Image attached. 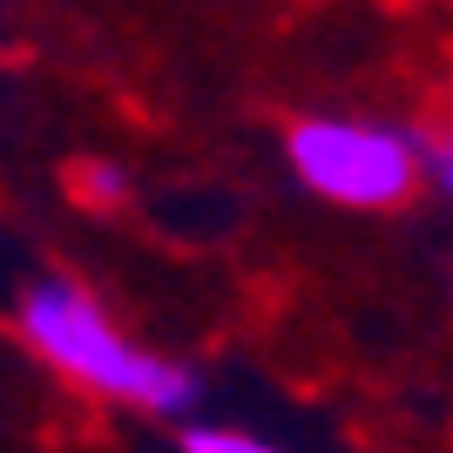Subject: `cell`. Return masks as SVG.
<instances>
[{"mask_svg":"<svg viewBox=\"0 0 453 453\" xmlns=\"http://www.w3.org/2000/svg\"><path fill=\"white\" fill-rule=\"evenodd\" d=\"M14 332L27 339V352L48 372H61L68 386H81L95 399H122V406H142V413H163V419L189 413L203 399V379L176 359L142 352L75 278H35L27 284L14 304Z\"/></svg>","mask_w":453,"mask_h":453,"instance_id":"1","label":"cell"},{"mask_svg":"<svg viewBox=\"0 0 453 453\" xmlns=\"http://www.w3.org/2000/svg\"><path fill=\"white\" fill-rule=\"evenodd\" d=\"M284 156L311 196L339 210H406L426 189L419 150L406 129L386 122H352V115H298L284 129Z\"/></svg>","mask_w":453,"mask_h":453,"instance_id":"2","label":"cell"},{"mask_svg":"<svg viewBox=\"0 0 453 453\" xmlns=\"http://www.w3.org/2000/svg\"><path fill=\"white\" fill-rule=\"evenodd\" d=\"M68 189H75L81 210H122L129 203V176H122L115 156H81V163H68Z\"/></svg>","mask_w":453,"mask_h":453,"instance_id":"3","label":"cell"},{"mask_svg":"<svg viewBox=\"0 0 453 453\" xmlns=\"http://www.w3.org/2000/svg\"><path fill=\"white\" fill-rule=\"evenodd\" d=\"M413 150H419V176L453 196V115H434V122L413 135Z\"/></svg>","mask_w":453,"mask_h":453,"instance_id":"4","label":"cell"},{"mask_svg":"<svg viewBox=\"0 0 453 453\" xmlns=\"http://www.w3.org/2000/svg\"><path fill=\"white\" fill-rule=\"evenodd\" d=\"M183 453H278V447H265V440H250V434H230V426H189Z\"/></svg>","mask_w":453,"mask_h":453,"instance_id":"5","label":"cell"}]
</instances>
